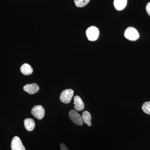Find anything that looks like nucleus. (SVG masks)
Listing matches in <instances>:
<instances>
[{"instance_id": "nucleus-1", "label": "nucleus", "mask_w": 150, "mask_h": 150, "mask_svg": "<svg viewBox=\"0 0 150 150\" xmlns=\"http://www.w3.org/2000/svg\"><path fill=\"white\" fill-rule=\"evenodd\" d=\"M124 36L128 40L135 41L139 38V34L136 28L134 27H129L125 30Z\"/></svg>"}, {"instance_id": "nucleus-2", "label": "nucleus", "mask_w": 150, "mask_h": 150, "mask_svg": "<svg viewBox=\"0 0 150 150\" xmlns=\"http://www.w3.org/2000/svg\"><path fill=\"white\" fill-rule=\"evenodd\" d=\"M86 35L90 41H95L99 36V30L95 26H91L87 29Z\"/></svg>"}, {"instance_id": "nucleus-3", "label": "nucleus", "mask_w": 150, "mask_h": 150, "mask_svg": "<svg viewBox=\"0 0 150 150\" xmlns=\"http://www.w3.org/2000/svg\"><path fill=\"white\" fill-rule=\"evenodd\" d=\"M74 91L72 89H68L62 92L60 95V100L64 103H69L74 96Z\"/></svg>"}, {"instance_id": "nucleus-4", "label": "nucleus", "mask_w": 150, "mask_h": 150, "mask_svg": "<svg viewBox=\"0 0 150 150\" xmlns=\"http://www.w3.org/2000/svg\"><path fill=\"white\" fill-rule=\"evenodd\" d=\"M45 112L44 108L41 105H35L33 108L31 110L32 115L38 120L43 119L45 115Z\"/></svg>"}, {"instance_id": "nucleus-5", "label": "nucleus", "mask_w": 150, "mask_h": 150, "mask_svg": "<svg viewBox=\"0 0 150 150\" xmlns=\"http://www.w3.org/2000/svg\"><path fill=\"white\" fill-rule=\"evenodd\" d=\"M69 115L70 119L74 123L79 126H82L83 122L82 116L77 112L76 110H71L69 112Z\"/></svg>"}, {"instance_id": "nucleus-6", "label": "nucleus", "mask_w": 150, "mask_h": 150, "mask_svg": "<svg viewBox=\"0 0 150 150\" xmlns=\"http://www.w3.org/2000/svg\"><path fill=\"white\" fill-rule=\"evenodd\" d=\"M11 150H25L21 140L18 137L16 136L12 140L11 143Z\"/></svg>"}, {"instance_id": "nucleus-7", "label": "nucleus", "mask_w": 150, "mask_h": 150, "mask_svg": "<svg viewBox=\"0 0 150 150\" xmlns=\"http://www.w3.org/2000/svg\"><path fill=\"white\" fill-rule=\"evenodd\" d=\"M23 89L24 91L30 94H34L39 91L40 88L37 84L33 83L26 84L23 87Z\"/></svg>"}, {"instance_id": "nucleus-8", "label": "nucleus", "mask_w": 150, "mask_h": 150, "mask_svg": "<svg viewBox=\"0 0 150 150\" xmlns=\"http://www.w3.org/2000/svg\"><path fill=\"white\" fill-rule=\"evenodd\" d=\"M74 104H75L74 108L78 111H81L84 108V105L81 98L78 96H76L74 98Z\"/></svg>"}, {"instance_id": "nucleus-9", "label": "nucleus", "mask_w": 150, "mask_h": 150, "mask_svg": "<svg viewBox=\"0 0 150 150\" xmlns=\"http://www.w3.org/2000/svg\"><path fill=\"white\" fill-rule=\"evenodd\" d=\"M25 128L26 130L31 131L34 130L35 127V121L32 118H27L24 121Z\"/></svg>"}, {"instance_id": "nucleus-10", "label": "nucleus", "mask_w": 150, "mask_h": 150, "mask_svg": "<svg viewBox=\"0 0 150 150\" xmlns=\"http://www.w3.org/2000/svg\"><path fill=\"white\" fill-rule=\"evenodd\" d=\"M127 0H114V6L118 11L124 9L127 5Z\"/></svg>"}, {"instance_id": "nucleus-11", "label": "nucleus", "mask_w": 150, "mask_h": 150, "mask_svg": "<svg viewBox=\"0 0 150 150\" xmlns=\"http://www.w3.org/2000/svg\"><path fill=\"white\" fill-rule=\"evenodd\" d=\"M21 71L25 76L31 74L33 72V69L30 65L28 64H23L21 67Z\"/></svg>"}, {"instance_id": "nucleus-12", "label": "nucleus", "mask_w": 150, "mask_h": 150, "mask_svg": "<svg viewBox=\"0 0 150 150\" xmlns=\"http://www.w3.org/2000/svg\"><path fill=\"white\" fill-rule=\"evenodd\" d=\"M82 118L84 123L86 124L89 126H91V116L90 113L88 111H84L83 112Z\"/></svg>"}, {"instance_id": "nucleus-13", "label": "nucleus", "mask_w": 150, "mask_h": 150, "mask_svg": "<svg viewBox=\"0 0 150 150\" xmlns=\"http://www.w3.org/2000/svg\"><path fill=\"white\" fill-rule=\"evenodd\" d=\"M90 0H74L75 5L78 7L82 8L88 4Z\"/></svg>"}, {"instance_id": "nucleus-14", "label": "nucleus", "mask_w": 150, "mask_h": 150, "mask_svg": "<svg viewBox=\"0 0 150 150\" xmlns=\"http://www.w3.org/2000/svg\"><path fill=\"white\" fill-rule=\"evenodd\" d=\"M142 109L145 113L150 115V101L144 103L142 105Z\"/></svg>"}, {"instance_id": "nucleus-15", "label": "nucleus", "mask_w": 150, "mask_h": 150, "mask_svg": "<svg viewBox=\"0 0 150 150\" xmlns=\"http://www.w3.org/2000/svg\"><path fill=\"white\" fill-rule=\"evenodd\" d=\"M146 11L147 13L149 16H150V2L148 3L146 6Z\"/></svg>"}, {"instance_id": "nucleus-16", "label": "nucleus", "mask_w": 150, "mask_h": 150, "mask_svg": "<svg viewBox=\"0 0 150 150\" xmlns=\"http://www.w3.org/2000/svg\"><path fill=\"white\" fill-rule=\"evenodd\" d=\"M60 148H61V150H69L66 146V145L63 143H62L60 144Z\"/></svg>"}]
</instances>
